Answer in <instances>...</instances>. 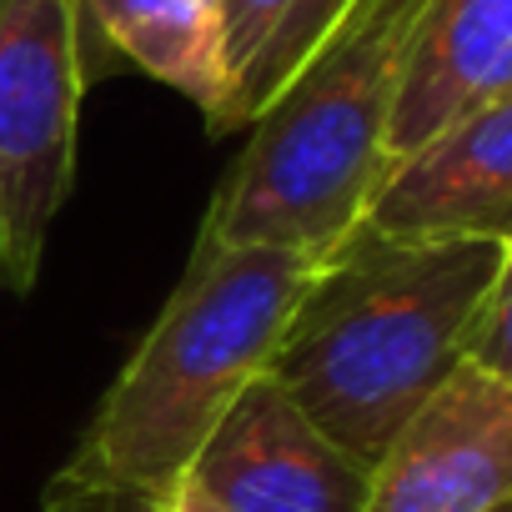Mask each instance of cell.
I'll return each mask as SVG.
<instances>
[{
    "label": "cell",
    "mask_w": 512,
    "mask_h": 512,
    "mask_svg": "<svg viewBox=\"0 0 512 512\" xmlns=\"http://www.w3.org/2000/svg\"><path fill=\"white\" fill-rule=\"evenodd\" d=\"M512 91V0H427L387 121L382 176L462 116Z\"/></svg>",
    "instance_id": "8"
},
{
    "label": "cell",
    "mask_w": 512,
    "mask_h": 512,
    "mask_svg": "<svg viewBox=\"0 0 512 512\" xmlns=\"http://www.w3.org/2000/svg\"><path fill=\"white\" fill-rule=\"evenodd\" d=\"M322 262L287 246L191 251L131 362L46 487V512H166L181 472L267 372Z\"/></svg>",
    "instance_id": "1"
},
{
    "label": "cell",
    "mask_w": 512,
    "mask_h": 512,
    "mask_svg": "<svg viewBox=\"0 0 512 512\" xmlns=\"http://www.w3.org/2000/svg\"><path fill=\"white\" fill-rule=\"evenodd\" d=\"M467 362L512 387V241L502 246L497 277H492V287L477 307V322H472V337H467Z\"/></svg>",
    "instance_id": "11"
},
{
    "label": "cell",
    "mask_w": 512,
    "mask_h": 512,
    "mask_svg": "<svg viewBox=\"0 0 512 512\" xmlns=\"http://www.w3.org/2000/svg\"><path fill=\"white\" fill-rule=\"evenodd\" d=\"M0 292H26L21 267H16V246H11V211H6V191H0Z\"/></svg>",
    "instance_id": "12"
},
{
    "label": "cell",
    "mask_w": 512,
    "mask_h": 512,
    "mask_svg": "<svg viewBox=\"0 0 512 512\" xmlns=\"http://www.w3.org/2000/svg\"><path fill=\"white\" fill-rule=\"evenodd\" d=\"M422 11L427 0H352L277 106L251 126L191 251L287 246L327 262L357 231L387 166V121Z\"/></svg>",
    "instance_id": "3"
},
{
    "label": "cell",
    "mask_w": 512,
    "mask_h": 512,
    "mask_svg": "<svg viewBox=\"0 0 512 512\" xmlns=\"http://www.w3.org/2000/svg\"><path fill=\"white\" fill-rule=\"evenodd\" d=\"M86 81L101 61H121L176 96L206 126L226 106V0H76Z\"/></svg>",
    "instance_id": "9"
},
{
    "label": "cell",
    "mask_w": 512,
    "mask_h": 512,
    "mask_svg": "<svg viewBox=\"0 0 512 512\" xmlns=\"http://www.w3.org/2000/svg\"><path fill=\"white\" fill-rule=\"evenodd\" d=\"M512 497V387L462 362L372 462L362 512H492Z\"/></svg>",
    "instance_id": "6"
},
{
    "label": "cell",
    "mask_w": 512,
    "mask_h": 512,
    "mask_svg": "<svg viewBox=\"0 0 512 512\" xmlns=\"http://www.w3.org/2000/svg\"><path fill=\"white\" fill-rule=\"evenodd\" d=\"M86 86L76 0H0V191L26 292L76 181Z\"/></svg>",
    "instance_id": "4"
},
{
    "label": "cell",
    "mask_w": 512,
    "mask_h": 512,
    "mask_svg": "<svg viewBox=\"0 0 512 512\" xmlns=\"http://www.w3.org/2000/svg\"><path fill=\"white\" fill-rule=\"evenodd\" d=\"M347 11L352 0H226V106L206 131H251Z\"/></svg>",
    "instance_id": "10"
},
{
    "label": "cell",
    "mask_w": 512,
    "mask_h": 512,
    "mask_svg": "<svg viewBox=\"0 0 512 512\" xmlns=\"http://www.w3.org/2000/svg\"><path fill=\"white\" fill-rule=\"evenodd\" d=\"M497 241H407L357 226L302 292L267 377L367 467L467 362Z\"/></svg>",
    "instance_id": "2"
},
{
    "label": "cell",
    "mask_w": 512,
    "mask_h": 512,
    "mask_svg": "<svg viewBox=\"0 0 512 512\" xmlns=\"http://www.w3.org/2000/svg\"><path fill=\"white\" fill-rule=\"evenodd\" d=\"M367 487L372 467L262 372L201 442L166 512H362Z\"/></svg>",
    "instance_id": "5"
},
{
    "label": "cell",
    "mask_w": 512,
    "mask_h": 512,
    "mask_svg": "<svg viewBox=\"0 0 512 512\" xmlns=\"http://www.w3.org/2000/svg\"><path fill=\"white\" fill-rule=\"evenodd\" d=\"M492 512H512V497H507V502H502V507H492Z\"/></svg>",
    "instance_id": "13"
},
{
    "label": "cell",
    "mask_w": 512,
    "mask_h": 512,
    "mask_svg": "<svg viewBox=\"0 0 512 512\" xmlns=\"http://www.w3.org/2000/svg\"><path fill=\"white\" fill-rule=\"evenodd\" d=\"M407 241H512V91L402 156L362 221Z\"/></svg>",
    "instance_id": "7"
}]
</instances>
